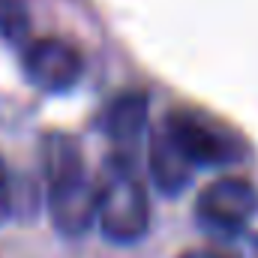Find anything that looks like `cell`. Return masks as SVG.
I'll return each mask as SVG.
<instances>
[{
    "label": "cell",
    "instance_id": "obj_1",
    "mask_svg": "<svg viewBox=\"0 0 258 258\" xmlns=\"http://www.w3.org/2000/svg\"><path fill=\"white\" fill-rule=\"evenodd\" d=\"M42 168L48 183V213L57 231L66 237H81L96 222L99 192L96 183L84 171L81 150L75 138L63 132H51L42 144Z\"/></svg>",
    "mask_w": 258,
    "mask_h": 258
},
{
    "label": "cell",
    "instance_id": "obj_2",
    "mask_svg": "<svg viewBox=\"0 0 258 258\" xmlns=\"http://www.w3.org/2000/svg\"><path fill=\"white\" fill-rule=\"evenodd\" d=\"M99 210L96 225L111 243H135L147 234L150 225V204L147 189L132 168V156L108 159L96 180Z\"/></svg>",
    "mask_w": 258,
    "mask_h": 258
},
{
    "label": "cell",
    "instance_id": "obj_3",
    "mask_svg": "<svg viewBox=\"0 0 258 258\" xmlns=\"http://www.w3.org/2000/svg\"><path fill=\"white\" fill-rule=\"evenodd\" d=\"M165 126L174 135V141L180 144V150L189 156L195 168L198 165H231L243 156V144L240 138L228 126L216 123L207 114L198 111H174L165 117Z\"/></svg>",
    "mask_w": 258,
    "mask_h": 258
},
{
    "label": "cell",
    "instance_id": "obj_4",
    "mask_svg": "<svg viewBox=\"0 0 258 258\" xmlns=\"http://www.w3.org/2000/svg\"><path fill=\"white\" fill-rule=\"evenodd\" d=\"M255 210L258 189L243 177H219L210 186H204L195 201L198 222L219 237L240 234L249 225V219L255 216Z\"/></svg>",
    "mask_w": 258,
    "mask_h": 258
},
{
    "label": "cell",
    "instance_id": "obj_5",
    "mask_svg": "<svg viewBox=\"0 0 258 258\" xmlns=\"http://www.w3.org/2000/svg\"><path fill=\"white\" fill-rule=\"evenodd\" d=\"M81 72H84V60L78 48L66 39L45 36V39L30 42L24 51V75L36 90L63 93L78 84Z\"/></svg>",
    "mask_w": 258,
    "mask_h": 258
},
{
    "label": "cell",
    "instance_id": "obj_6",
    "mask_svg": "<svg viewBox=\"0 0 258 258\" xmlns=\"http://www.w3.org/2000/svg\"><path fill=\"white\" fill-rule=\"evenodd\" d=\"M192 168L195 165L180 150V144L174 141L168 126L162 123L159 129H153V135H150V174H153V183L165 195H177L192 180Z\"/></svg>",
    "mask_w": 258,
    "mask_h": 258
},
{
    "label": "cell",
    "instance_id": "obj_7",
    "mask_svg": "<svg viewBox=\"0 0 258 258\" xmlns=\"http://www.w3.org/2000/svg\"><path fill=\"white\" fill-rule=\"evenodd\" d=\"M105 135L117 144V150H129L141 141L147 129V96L144 93H120L102 114Z\"/></svg>",
    "mask_w": 258,
    "mask_h": 258
},
{
    "label": "cell",
    "instance_id": "obj_8",
    "mask_svg": "<svg viewBox=\"0 0 258 258\" xmlns=\"http://www.w3.org/2000/svg\"><path fill=\"white\" fill-rule=\"evenodd\" d=\"M30 33V18L21 0H0V36L9 42H24Z\"/></svg>",
    "mask_w": 258,
    "mask_h": 258
},
{
    "label": "cell",
    "instance_id": "obj_9",
    "mask_svg": "<svg viewBox=\"0 0 258 258\" xmlns=\"http://www.w3.org/2000/svg\"><path fill=\"white\" fill-rule=\"evenodd\" d=\"M9 180H6V168H3V162H0V222L6 219V213H9Z\"/></svg>",
    "mask_w": 258,
    "mask_h": 258
},
{
    "label": "cell",
    "instance_id": "obj_10",
    "mask_svg": "<svg viewBox=\"0 0 258 258\" xmlns=\"http://www.w3.org/2000/svg\"><path fill=\"white\" fill-rule=\"evenodd\" d=\"M180 258H228L222 252H213V249H192V252H183Z\"/></svg>",
    "mask_w": 258,
    "mask_h": 258
}]
</instances>
